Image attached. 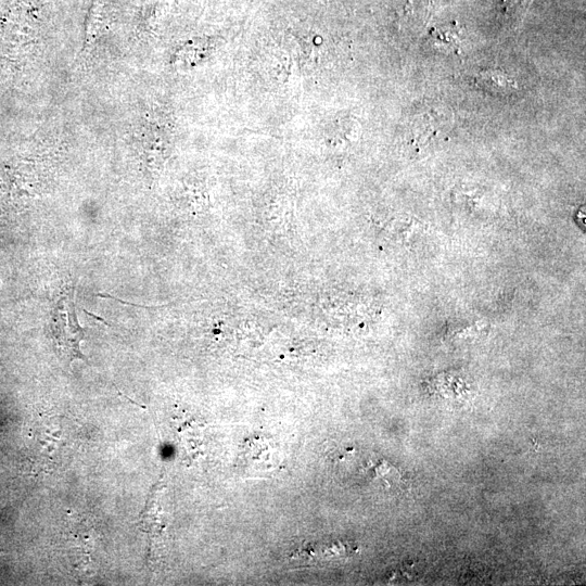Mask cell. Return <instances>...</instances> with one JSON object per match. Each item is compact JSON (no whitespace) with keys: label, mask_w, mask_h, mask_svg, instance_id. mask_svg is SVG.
<instances>
[{"label":"cell","mask_w":586,"mask_h":586,"mask_svg":"<svg viewBox=\"0 0 586 586\" xmlns=\"http://www.w3.org/2000/svg\"><path fill=\"white\" fill-rule=\"evenodd\" d=\"M51 329L58 353L68 361L86 359L80 351L84 330L77 321L72 294L62 296L52 309Z\"/></svg>","instance_id":"cell-1"},{"label":"cell","mask_w":586,"mask_h":586,"mask_svg":"<svg viewBox=\"0 0 586 586\" xmlns=\"http://www.w3.org/2000/svg\"><path fill=\"white\" fill-rule=\"evenodd\" d=\"M453 125L451 112L440 104H429L415 110L409 122L410 143L417 151L445 136Z\"/></svg>","instance_id":"cell-2"},{"label":"cell","mask_w":586,"mask_h":586,"mask_svg":"<svg viewBox=\"0 0 586 586\" xmlns=\"http://www.w3.org/2000/svg\"><path fill=\"white\" fill-rule=\"evenodd\" d=\"M476 84L488 92L507 94L514 88V81L504 72L497 68L482 71L476 76Z\"/></svg>","instance_id":"cell-3"},{"label":"cell","mask_w":586,"mask_h":586,"mask_svg":"<svg viewBox=\"0 0 586 586\" xmlns=\"http://www.w3.org/2000/svg\"><path fill=\"white\" fill-rule=\"evenodd\" d=\"M435 41L443 46V48L453 50L459 49V31L451 28H442V29H435V33H433Z\"/></svg>","instance_id":"cell-4"}]
</instances>
